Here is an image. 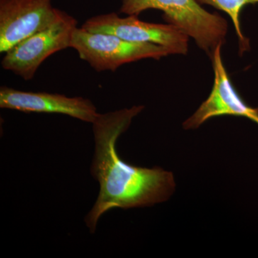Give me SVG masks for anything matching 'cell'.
<instances>
[{
    "label": "cell",
    "mask_w": 258,
    "mask_h": 258,
    "mask_svg": "<svg viewBox=\"0 0 258 258\" xmlns=\"http://www.w3.org/2000/svg\"><path fill=\"white\" fill-rule=\"evenodd\" d=\"M144 108L137 106L99 113L92 123L95 147L91 172L99 183L100 191L85 218L91 233L96 232L102 215L112 209L152 206L169 200L175 191L171 171L132 165L117 152V140Z\"/></svg>",
    "instance_id": "cell-1"
},
{
    "label": "cell",
    "mask_w": 258,
    "mask_h": 258,
    "mask_svg": "<svg viewBox=\"0 0 258 258\" xmlns=\"http://www.w3.org/2000/svg\"><path fill=\"white\" fill-rule=\"evenodd\" d=\"M149 9L162 11L165 20L195 39L210 59L217 47L225 42L227 21L217 13H209L197 0H122L120 11L138 16Z\"/></svg>",
    "instance_id": "cell-2"
},
{
    "label": "cell",
    "mask_w": 258,
    "mask_h": 258,
    "mask_svg": "<svg viewBox=\"0 0 258 258\" xmlns=\"http://www.w3.org/2000/svg\"><path fill=\"white\" fill-rule=\"evenodd\" d=\"M71 47L98 72L115 71L128 62L147 58L159 60L171 55L161 45L128 41L111 34L91 32L82 28L75 30Z\"/></svg>",
    "instance_id": "cell-3"
},
{
    "label": "cell",
    "mask_w": 258,
    "mask_h": 258,
    "mask_svg": "<svg viewBox=\"0 0 258 258\" xmlns=\"http://www.w3.org/2000/svg\"><path fill=\"white\" fill-rule=\"evenodd\" d=\"M77 20L62 11L50 26L36 32L5 53L2 66L25 81L33 79L49 56L71 47Z\"/></svg>",
    "instance_id": "cell-4"
},
{
    "label": "cell",
    "mask_w": 258,
    "mask_h": 258,
    "mask_svg": "<svg viewBox=\"0 0 258 258\" xmlns=\"http://www.w3.org/2000/svg\"><path fill=\"white\" fill-rule=\"evenodd\" d=\"M81 28L91 32L114 35L128 41L152 43L164 47L171 54L188 52L189 35L172 24L146 23L129 15L120 18L115 13L97 15L86 20Z\"/></svg>",
    "instance_id": "cell-5"
},
{
    "label": "cell",
    "mask_w": 258,
    "mask_h": 258,
    "mask_svg": "<svg viewBox=\"0 0 258 258\" xmlns=\"http://www.w3.org/2000/svg\"><path fill=\"white\" fill-rule=\"evenodd\" d=\"M61 13L51 0H0V52L50 26Z\"/></svg>",
    "instance_id": "cell-6"
},
{
    "label": "cell",
    "mask_w": 258,
    "mask_h": 258,
    "mask_svg": "<svg viewBox=\"0 0 258 258\" xmlns=\"http://www.w3.org/2000/svg\"><path fill=\"white\" fill-rule=\"evenodd\" d=\"M222 47L215 49L212 57L215 81L208 99L183 123L186 130L199 128L207 120L221 115L244 117L258 124V108L248 106L232 85L222 59Z\"/></svg>",
    "instance_id": "cell-7"
},
{
    "label": "cell",
    "mask_w": 258,
    "mask_h": 258,
    "mask_svg": "<svg viewBox=\"0 0 258 258\" xmlns=\"http://www.w3.org/2000/svg\"><path fill=\"white\" fill-rule=\"evenodd\" d=\"M0 107L25 113H59L91 123L99 114L92 102L83 97L27 92L7 86L0 88Z\"/></svg>",
    "instance_id": "cell-8"
},
{
    "label": "cell",
    "mask_w": 258,
    "mask_h": 258,
    "mask_svg": "<svg viewBox=\"0 0 258 258\" xmlns=\"http://www.w3.org/2000/svg\"><path fill=\"white\" fill-rule=\"evenodd\" d=\"M200 5H208L225 13L230 16L239 39L240 53L249 49L248 39L242 34L240 25V15L244 7L258 4V0H197Z\"/></svg>",
    "instance_id": "cell-9"
}]
</instances>
